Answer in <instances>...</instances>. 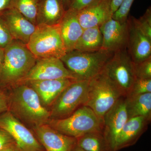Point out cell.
<instances>
[{"mask_svg":"<svg viewBox=\"0 0 151 151\" xmlns=\"http://www.w3.org/2000/svg\"><path fill=\"white\" fill-rule=\"evenodd\" d=\"M10 106L12 113L35 127L47 124L50 119V112L42 105L35 90L27 84L17 85L11 95Z\"/></svg>","mask_w":151,"mask_h":151,"instance_id":"obj_1","label":"cell"},{"mask_svg":"<svg viewBox=\"0 0 151 151\" xmlns=\"http://www.w3.org/2000/svg\"><path fill=\"white\" fill-rule=\"evenodd\" d=\"M4 51L0 82L5 84H16L28 73L37 59L26 45L18 41H13Z\"/></svg>","mask_w":151,"mask_h":151,"instance_id":"obj_2","label":"cell"},{"mask_svg":"<svg viewBox=\"0 0 151 151\" xmlns=\"http://www.w3.org/2000/svg\"><path fill=\"white\" fill-rule=\"evenodd\" d=\"M47 124L63 134L76 139L88 133L103 131V120L85 105L66 118L50 119Z\"/></svg>","mask_w":151,"mask_h":151,"instance_id":"obj_3","label":"cell"},{"mask_svg":"<svg viewBox=\"0 0 151 151\" xmlns=\"http://www.w3.org/2000/svg\"><path fill=\"white\" fill-rule=\"evenodd\" d=\"M113 54L103 50L93 52L73 50L60 59L78 80L89 81L102 72Z\"/></svg>","mask_w":151,"mask_h":151,"instance_id":"obj_4","label":"cell"},{"mask_svg":"<svg viewBox=\"0 0 151 151\" xmlns=\"http://www.w3.org/2000/svg\"><path fill=\"white\" fill-rule=\"evenodd\" d=\"M123 95L102 71L89 80L85 106L91 108L100 119L103 117Z\"/></svg>","mask_w":151,"mask_h":151,"instance_id":"obj_5","label":"cell"},{"mask_svg":"<svg viewBox=\"0 0 151 151\" xmlns=\"http://www.w3.org/2000/svg\"><path fill=\"white\" fill-rule=\"evenodd\" d=\"M26 45L37 59H60L66 53L58 24L37 25Z\"/></svg>","mask_w":151,"mask_h":151,"instance_id":"obj_6","label":"cell"},{"mask_svg":"<svg viewBox=\"0 0 151 151\" xmlns=\"http://www.w3.org/2000/svg\"><path fill=\"white\" fill-rule=\"evenodd\" d=\"M89 81L76 80L67 86L51 105L50 119H61L70 116L85 105Z\"/></svg>","mask_w":151,"mask_h":151,"instance_id":"obj_7","label":"cell"},{"mask_svg":"<svg viewBox=\"0 0 151 151\" xmlns=\"http://www.w3.org/2000/svg\"><path fill=\"white\" fill-rule=\"evenodd\" d=\"M103 71L126 97L136 79L134 62L127 49L113 53Z\"/></svg>","mask_w":151,"mask_h":151,"instance_id":"obj_8","label":"cell"},{"mask_svg":"<svg viewBox=\"0 0 151 151\" xmlns=\"http://www.w3.org/2000/svg\"><path fill=\"white\" fill-rule=\"evenodd\" d=\"M69 78L78 80L76 76L65 67L60 58H55L37 59L28 73L17 83L26 84L31 81Z\"/></svg>","mask_w":151,"mask_h":151,"instance_id":"obj_9","label":"cell"},{"mask_svg":"<svg viewBox=\"0 0 151 151\" xmlns=\"http://www.w3.org/2000/svg\"><path fill=\"white\" fill-rule=\"evenodd\" d=\"M0 128L12 137L22 151H45L33 134L10 111L0 115Z\"/></svg>","mask_w":151,"mask_h":151,"instance_id":"obj_10","label":"cell"},{"mask_svg":"<svg viewBox=\"0 0 151 151\" xmlns=\"http://www.w3.org/2000/svg\"><path fill=\"white\" fill-rule=\"evenodd\" d=\"M125 99L121 97L103 117L102 132L110 151H115L119 135L129 119Z\"/></svg>","mask_w":151,"mask_h":151,"instance_id":"obj_11","label":"cell"},{"mask_svg":"<svg viewBox=\"0 0 151 151\" xmlns=\"http://www.w3.org/2000/svg\"><path fill=\"white\" fill-rule=\"evenodd\" d=\"M103 36L101 50L114 53L127 49L128 40V25L125 22L116 20L111 18L100 27Z\"/></svg>","mask_w":151,"mask_h":151,"instance_id":"obj_12","label":"cell"},{"mask_svg":"<svg viewBox=\"0 0 151 151\" xmlns=\"http://www.w3.org/2000/svg\"><path fill=\"white\" fill-rule=\"evenodd\" d=\"M37 139L45 151H71L76 139L63 134L47 124L35 127Z\"/></svg>","mask_w":151,"mask_h":151,"instance_id":"obj_13","label":"cell"},{"mask_svg":"<svg viewBox=\"0 0 151 151\" xmlns=\"http://www.w3.org/2000/svg\"><path fill=\"white\" fill-rule=\"evenodd\" d=\"M127 22V51L133 62H141L151 56V39L137 27L133 20V17H129Z\"/></svg>","mask_w":151,"mask_h":151,"instance_id":"obj_14","label":"cell"},{"mask_svg":"<svg viewBox=\"0 0 151 151\" xmlns=\"http://www.w3.org/2000/svg\"><path fill=\"white\" fill-rule=\"evenodd\" d=\"M0 15L14 40L27 44L30 38L35 31L36 26L13 8L8 9Z\"/></svg>","mask_w":151,"mask_h":151,"instance_id":"obj_15","label":"cell"},{"mask_svg":"<svg viewBox=\"0 0 151 151\" xmlns=\"http://www.w3.org/2000/svg\"><path fill=\"white\" fill-rule=\"evenodd\" d=\"M111 0H97L81 10L78 18L82 27H99L112 18Z\"/></svg>","mask_w":151,"mask_h":151,"instance_id":"obj_16","label":"cell"},{"mask_svg":"<svg viewBox=\"0 0 151 151\" xmlns=\"http://www.w3.org/2000/svg\"><path fill=\"white\" fill-rule=\"evenodd\" d=\"M58 26L66 53L74 50L84 29L78 21V12L67 9Z\"/></svg>","mask_w":151,"mask_h":151,"instance_id":"obj_17","label":"cell"},{"mask_svg":"<svg viewBox=\"0 0 151 151\" xmlns=\"http://www.w3.org/2000/svg\"><path fill=\"white\" fill-rule=\"evenodd\" d=\"M74 81L76 80L60 78L31 81L26 84L35 90L44 106H50L61 92Z\"/></svg>","mask_w":151,"mask_h":151,"instance_id":"obj_18","label":"cell"},{"mask_svg":"<svg viewBox=\"0 0 151 151\" xmlns=\"http://www.w3.org/2000/svg\"><path fill=\"white\" fill-rule=\"evenodd\" d=\"M151 121L143 117H135L127 120L117 139L115 151L135 145L147 129Z\"/></svg>","mask_w":151,"mask_h":151,"instance_id":"obj_19","label":"cell"},{"mask_svg":"<svg viewBox=\"0 0 151 151\" xmlns=\"http://www.w3.org/2000/svg\"><path fill=\"white\" fill-rule=\"evenodd\" d=\"M66 10L63 0H41L38 9L37 25H58Z\"/></svg>","mask_w":151,"mask_h":151,"instance_id":"obj_20","label":"cell"},{"mask_svg":"<svg viewBox=\"0 0 151 151\" xmlns=\"http://www.w3.org/2000/svg\"><path fill=\"white\" fill-rule=\"evenodd\" d=\"M125 101L129 119L143 117L151 121V92L126 97Z\"/></svg>","mask_w":151,"mask_h":151,"instance_id":"obj_21","label":"cell"},{"mask_svg":"<svg viewBox=\"0 0 151 151\" xmlns=\"http://www.w3.org/2000/svg\"><path fill=\"white\" fill-rule=\"evenodd\" d=\"M103 45V36L100 27L84 29L76 45L74 50L86 52H93L101 50Z\"/></svg>","mask_w":151,"mask_h":151,"instance_id":"obj_22","label":"cell"},{"mask_svg":"<svg viewBox=\"0 0 151 151\" xmlns=\"http://www.w3.org/2000/svg\"><path fill=\"white\" fill-rule=\"evenodd\" d=\"M76 145L86 151H110L102 132H91L77 138Z\"/></svg>","mask_w":151,"mask_h":151,"instance_id":"obj_23","label":"cell"},{"mask_svg":"<svg viewBox=\"0 0 151 151\" xmlns=\"http://www.w3.org/2000/svg\"><path fill=\"white\" fill-rule=\"evenodd\" d=\"M41 0H13L12 8L37 26L38 9Z\"/></svg>","mask_w":151,"mask_h":151,"instance_id":"obj_24","label":"cell"},{"mask_svg":"<svg viewBox=\"0 0 151 151\" xmlns=\"http://www.w3.org/2000/svg\"><path fill=\"white\" fill-rule=\"evenodd\" d=\"M150 92H151V78H136L131 89L125 97H132Z\"/></svg>","mask_w":151,"mask_h":151,"instance_id":"obj_25","label":"cell"},{"mask_svg":"<svg viewBox=\"0 0 151 151\" xmlns=\"http://www.w3.org/2000/svg\"><path fill=\"white\" fill-rule=\"evenodd\" d=\"M133 20L142 32L151 39V8L149 7L145 12L139 18L133 17Z\"/></svg>","mask_w":151,"mask_h":151,"instance_id":"obj_26","label":"cell"},{"mask_svg":"<svg viewBox=\"0 0 151 151\" xmlns=\"http://www.w3.org/2000/svg\"><path fill=\"white\" fill-rule=\"evenodd\" d=\"M134 70L136 78H151V56L141 62L134 63Z\"/></svg>","mask_w":151,"mask_h":151,"instance_id":"obj_27","label":"cell"},{"mask_svg":"<svg viewBox=\"0 0 151 151\" xmlns=\"http://www.w3.org/2000/svg\"><path fill=\"white\" fill-rule=\"evenodd\" d=\"M134 1L123 0L119 9L112 15V18L122 23L127 22Z\"/></svg>","mask_w":151,"mask_h":151,"instance_id":"obj_28","label":"cell"},{"mask_svg":"<svg viewBox=\"0 0 151 151\" xmlns=\"http://www.w3.org/2000/svg\"><path fill=\"white\" fill-rule=\"evenodd\" d=\"M14 40L8 28L0 15V48L4 49Z\"/></svg>","mask_w":151,"mask_h":151,"instance_id":"obj_29","label":"cell"},{"mask_svg":"<svg viewBox=\"0 0 151 151\" xmlns=\"http://www.w3.org/2000/svg\"><path fill=\"white\" fill-rule=\"evenodd\" d=\"M16 143L14 140L8 132L0 128V150Z\"/></svg>","mask_w":151,"mask_h":151,"instance_id":"obj_30","label":"cell"},{"mask_svg":"<svg viewBox=\"0 0 151 151\" xmlns=\"http://www.w3.org/2000/svg\"><path fill=\"white\" fill-rule=\"evenodd\" d=\"M97 0H72L67 9L79 11Z\"/></svg>","mask_w":151,"mask_h":151,"instance_id":"obj_31","label":"cell"},{"mask_svg":"<svg viewBox=\"0 0 151 151\" xmlns=\"http://www.w3.org/2000/svg\"><path fill=\"white\" fill-rule=\"evenodd\" d=\"M9 105L5 95L0 90V114L9 111Z\"/></svg>","mask_w":151,"mask_h":151,"instance_id":"obj_32","label":"cell"},{"mask_svg":"<svg viewBox=\"0 0 151 151\" xmlns=\"http://www.w3.org/2000/svg\"><path fill=\"white\" fill-rule=\"evenodd\" d=\"M13 0H0V14L12 7Z\"/></svg>","mask_w":151,"mask_h":151,"instance_id":"obj_33","label":"cell"},{"mask_svg":"<svg viewBox=\"0 0 151 151\" xmlns=\"http://www.w3.org/2000/svg\"><path fill=\"white\" fill-rule=\"evenodd\" d=\"M123 1V0H111V9L112 14L119 9Z\"/></svg>","mask_w":151,"mask_h":151,"instance_id":"obj_34","label":"cell"},{"mask_svg":"<svg viewBox=\"0 0 151 151\" xmlns=\"http://www.w3.org/2000/svg\"><path fill=\"white\" fill-rule=\"evenodd\" d=\"M0 151H22L19 148L16 143L13 144L3 149Z\"/></svg>","mask_w":151,"mask_h":151,"instance_id":"obj_35","label":"cell"},{"mask_svg":"<svg viewBox=\"0 0 151 151\" xmlns=\"http://www.w3.org/2000/svg\"><path fill=\"white\" fill-rule=\"evenodd\" d=\"M4 49L0 48V72L2 66L3 61H4Z\"/></svg>","mask_w":151,"mask_h":151,"instance_id":"obj_36","label":"cell"},{"mask_svg":"<svg viewBox=\"0 0 151 151\" xmlns=\"http://www.w3.org/2000/svg\"><path fill=\"white\" fill-rule=\"evenodd\" d=\"M72 0H63L65 9L67 10L68 6Z\"/></svg>","mask_w":151,"mask_h":151,"instance_id":"obj_37","label":"cell"},{"mask_svg":"<svg viewBox=\"0 0 151 151\" xmlns=\"http://www.w3.org/2000/svg\"><path fill=\"white\" fill-rule=\"evenodd\" d=\"M71 151H86L84 149L81 148L80 147H78L77 145H76L75 147L73 148Z\"/></svg>","mask_w":151,"mask_h":151,"instance_id":"obj_38","label":"cell"}]
</instances>
